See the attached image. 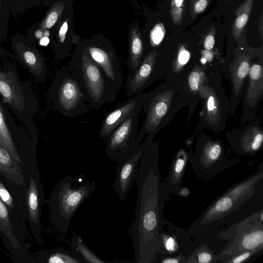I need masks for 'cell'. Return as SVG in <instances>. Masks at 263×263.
Masks as SVG:
<instances>
[{
  "label": "cell",
  "instance_id": "obj_1",
  "mask_svg": "<svg viewBox=\"0 0 263 263\" xmlns=\"http://www.w3.org/2000/svg\"><path fill=\"white\" fill-rule=\"evenodd\" d=\"M136 179L137 198L129 230L135 262L150 263L159 250L162 231L161 187L157 151L152 142H143Z\"/></svg>",
  "mask_w": 263,
  "mask_h": 263
},
{
  "label": "cell",
  "instance_id": "obj_2",
  "mask_svg": "<svg viewBox=\"0 0 263 263\" xmlns=\"http://www.w3.org/2000/svg\"><path fill=\"white\" fill-rule=\"evenodd\" d=\"M67 66L81 85L89 108L98 110L106 102L116 100L115 87L84 48L75 53Z\"/></svg>",
  "mask_w": 263,
  "mask_h": 263
},
{
  "label": "cell",
  "instance_id": "obj_3",
  "mask_svg": "<svg viewBox=\"0 0 263 263\" xmlns=\"http://www.w3.org/2000/svg\"><path fill=\"white\" fill-rule=\"evenodd\" d=\"M96 181H83L73 184L72 175L61 179L53 189L48 201L49 219L61 233L68 229L71 219L82 203L96 187Z\"/></svg>",
  "mask_w": 263,
  "mask_h": 263
},
{
  "label": "cell",
  "instance_id": "obj_4",
  "mask_svg": "<svg viewBox=\"0 0 263 263\" xmlns=\"http://www.w3.org/2000/svg\"><path fill=\"white\" fill-rule=\"evenodd\" d=\"M47 101L51 109L70 118H76L89 110L82 87L68 66L55 72Z\"/></svg>",
  "mask_w": 263,
  "mask_h": 263
},
{
  "label": "cell",
  "instance_id": "obj_5",
  "mask_svg": "<svg viewBox=\"0 0 263 263\" xmlns=\"http://www.w3.org/2000/svg\"><path fill=\"white\" fill-rule=\"evenodd\" d=\"M20 164L26 189V220L36 242L43 243L42 206L44 202L43 183L34 154L21 155Z\"/></svg>",
  "mask_w": 263,
  "mask_h": 263
},
{
  "label": "cell",
  "instance_id": "obj_6",
  "mask_svg": "<svg viewBox=\"0 0 263 263\" xmlns=\"http://www.w3.org/2000/svg\"><path fill=\"white\" fill-rule=\"evenodd\" d=\"M29 234L26 222L13 214L0 199V246L11 254L17 263H35L28 251Z\"/></svg>",
  "mask_w": 263,
  "mask_h": 263
},
{
  "label": "cell",
  "instance_id": "obj_7",
  "mask_svg": "<svg viewBox=\"0 0 263 263\" xmlns=\"http://www.w3.org/2000/svg\"><path fill=\"white\" fill-rule=\"evenodd\" d=\"M142 109L140 108L133 112L103 140L106 144L105 152L112 160L120 163L140 149L137 130L139 116Z\"/></svg>",
  "mask_w": 263,
  "mask_h": 263
},
{
  "label": "cell",
  "instance_id": "obj_8",
  "mask_svg": "<svg viewBox=\"0 0 263 263\" xmlns=\"http://www.w3.org/2000/svg\"><path fill=\"white\" fill-rule=\"evenodd\" d=\"M172 90L154 91L143 94L142 109L146 113L142 127L137 135L139 143L145 136V141H152L172 102Z\"/></svg>",
  "mask_w": 263,
  "mask_h": 263
},
{
  "label": "cell",
  "instance_id": "obj_9",
  "mask_svg": "<svg viewBox=\"0 0 263 263\" xmlns=\"http://www.w3.org/2000/svg\"><path fill=\"white\" fill-rule=\"evenodd\" d=\"M84 49L91 59L98 64L118 91L123 85L122 67L116 53L111 48L90 45Z\"/></svg>",
  "mask_w": 263,
  "mask_h": 263
},
{
  "label": "cell",
  "instance_id": "obj_10",
  "mask_svg": "<svg viewBox=\"0 0 263 263\" xmlns=\"http://www.w3.org/2000/svg\"><path fill=\"white\" fill-rule=\"evenodd\" d=\"M157 55L156 50L150 51L135 70L128 72L125 90L128 98L140 94L149 85L157 65Z\"/></svg>",
  "mask_w": 263,
  "mask_h": 263
},
{
  "label": "cell",
  "instance_id": "obj_11",
  "mask_svg": "<svg viewBox=\"0 0 263 263\" xmlns=\"http://www.w3.org/2000/svg\"><path fill=\"white\" fill-rule=\"evenodd\" d=\"M143 94L130 97L108 112L104 117L99 132L100 139L104 140L133 112L142 108Z\"/></svg>",
  "mask_w": 263,
  "mask_h": 263
},
{
  "label": "cell",
  "instance_id": "obj_12",
  "mask_svg": "<svg viewBox=\"0 0 263 263\" xmlns=\"http://www.w3.org/2000/svg\"><path fill=\"white\" fill-rule=\"evenodd\" d=\"M143 152V147L140 145L138 151L119 163L116 168V178L112 187L119 198L123 201L134 182L136 181L138 175V165Z\"/></svg>",
  "mask_w": 263,
  "mask_h": 263
},
{
  "label": "cell",
  "instance_id": "obj_13",
  "mask_svg": "<svg viewBox=\"0 0 263 263\" xmlns=\"http://www.w3.org/2000/svg\"><path fill=\"white\" fill-rule=\"evenodd\" d=\"M249 82L243 97V114L241 123L252 119L263 94L262 66L254 64L250 66L248 73Z\"/></svg>",
  "mask_w": 263,
  "mask_h": 263
},
{
  "label": "cell",
  "instance_id": "obj_14",
  "mask_svg": "<svg viewBox=\"0 0 263 263\" xmlns=\"http://www.w3.org/2000/svg\"><path fill=\"white\" fill-rule=\"evenodd\" d=\"M0 199L13 214L26 222L25 185L13 183L0 174Z\"/></svg>",
  "mask_w": 263,
  "mask_h": 263
},
{
  "label": "cell",
  "instance_id": "obj_15",
  "mask_svg": "<svg viewBox=\"0 0 263 263\" xmlns=\"http://www.w3.org/2000/svg\"><path fill=\"white\" fill-rule=\"evenodd\" d=\"M12 72H6L0 68V93L4 101L18 115L25 109V95Z\"/></svg>",
  "mask_w": 263,
  "mask_h": 263
},
{
  "label": "cell",
  "instance_id": "obj_16",
  "mask_svg": "<svg viewBox=\"0 0 263 263\" xmlns=\"http://www.w3.org/2000/svg\"><path fill=\"white\" fill-rule=\"evenodd\" d=\"M250 67V59L247 55H237L230 66L231 79V110L234 113L241 95L242 87Z\"/></svg>",
  "mask_w": 263,
  "mask_h": 263
},
{
  "label": "cell",
  "instance_id": "obj_17",
  "mask_svg": "<svg viewBox=\"0 0 263 263\" xmlns=\"http://www.w3.org/2000/svg\"><path fill=\"white\" fill-rule=\"evenodd\" d=\"M198 92L204 99L203 116L211 126H217L221 121V106L215 89L210 86L202 85Z\"/></svg>",
  "mask_w": 263,
  "mask_h": 263
},
{
  "label": "cell",
  "instance_id": "obj_18",
  "mask_svg": "<svg viewBox=\"0 0 263 263\" xmlns=\"http://www.w3.org/2000/svg\"><path fill=\"white\" fill-rule=\"evenodd\" d=\"M18 55L22 63L28 69L35 80L44 82L47 76V68L43 55L30 49L19 51Z\"/></svg>",
  "mask_w": 263,
  "mask_h": 263
},
{
  "label": "cell",
  "instance_id": "obj_19",
  "mask_svg": "<svg viewBox=\"0 0 263 263\" xmlns=\"http://www.w3.org/2000/svg\"><path fill=\"white\" fill-rule=\"evenodd\" d=\"M36 262L42 263H85L82 257L73 251L61 248L34 252L32 255Z\"/></svg>",
  "mask_w": 263,
  "mask_h": 263
},
{
  "label": "cell",
  "instance_id": "obj_20",
  "mask_svg": "<svg viewBox=\"0 0 263 263\" xmlns=\"http://www.w3.org/2000/svg\"><path fill=\"white\" fill-rule=\"evenodd\" d=\"M0 174L13 183L25 185L22 171L20 164L1 145H0Z\"/></svg>",
  "mask_w": 263,
  "mask_h": 263
},
{
  "label": "cell",
  "instance_id": "obj_21",
  "mask_svg": "<svg viewBox=\"0 0 263 263\" xmlns=\"http://www.w3.org/2000/svg\"><path fill=\"white\" fill-rule=\"evenodd\" d=\"M144 47L137 26L133 24L129 36L128 57L126 62L128 72L135 70L143 59Z\"/></svg>",
  "mask_w": 263,
  "mask_h": 263
},
{
  "label": "cell",
  "instance_id": "obj_22",
  "mask_svg": "<svg viewBox=\"0 0 263 263\" xmlns=\"http://www.w3.org/2000/svg\"><path fill=\"white\" fill-rule=\"evenodd\" d=\"M254 0H246L234 11L235 18L232 24L231 31L237 40L241 34L251 14Z\"/></svg>",
  "mask_w": 263,
  "mask_h": 263
},
{
  "label": "cell",
  "instance_id": "obj_23",
  "mask_svg": "<svg viewBox=\"0 0 263 263\" xmlns=\"http://www.w3.org/2000/svg\"><path fill=\"white\" fill-rule=\"evenodd\" d=\"M263 141L262 130L257 126L246 128L240 140L241 149L246 152H254L260 147Z\"/></svg>",
  "mask_w": 263,
  "mask_h": 263
},
{
  "label": "cell",
  "instance_id": "obj_24",
  "mask_svg": "<svg viewBox=\"0 0 263 263\" xmlns=\"http://www.w3.org/2000/svg\"><path fill=\"white\" fill-rule=\"evenodd\" d=\"M0 145L3 146L12 157L20 165L23 161L6 123L4 115L0 104Z\"/></svg>",
  "mask_w": 263,
  "mask_h": 263
},
{
  "label": "cell",
  "instance_id": "obj_25",
  "mask_svg": "<svg viewBox=\"0 0 263 263\" xmlns=\"http://www.w3.org/2000/svg\"><path fill=\"white\" fill-rule=\"evenodd\" d=\"M72 251L79 254L85 263H103L107 261L99 258L86 245L79 235H73L71 238Z\"/></svg>",
  "mask_w": 263,
  "mask_h": 263
},
{
  "label": "cell",
  "instance_id": "obj_26",
  "mask_svg": "<svg viewBox=\"0 0 263 263\" xmlns=\"http://www.w3.org/2000/svg\"><path fill=\"white\" fill-rule=\"evenodd\" d=\"M262 231L257 230L248 233L241 241V247L243 251L253 250L262 243Z\"/></svg>",
  "mask_w": 263,
  "mask_h": 263
},
{
  "label": "cell",
  "instance_id": "obj_27",
  "mask_svg": "<svg viewBox=\"0 0 263 263\" xmlns=\"http://www.w3.org/2000/svg\"><path fill=\"white\" fill-rule=\"evenodd\" d=\"M204 74L201 68L199 66L195 67L190 72L187 77V84L191 91L198 92L201 87L204 84Z\"/></svg>",
  "mask_w": 263,
  "mask_h": 263
},
{
  "label": "cell",
  "instance_id": "obj_28",
  "mask_svg": "<svg viewBox=\"0 0 263 263\" xmlns=\"http://www.w3.org/2000/svg\"><path fill=\"white\" fill-rule=\"evenodd\" d=\"M65 9L62 2H58L52 6L43 23L44 29H50L56 23Z\"/></svg>",
  "mask_w": 263,
  "mask_h": 263
},
{
  "label": "cell",
  "instance_id": "obj_29",
  "mask_svg": "<svg viewBox=\"0 0 263 263\" xmlns=\"http://www.w3.org/2000/svg\"><path fill=\"white\" fill-rule=\"evenodd\" d=\"M232 206V198L229 196H223L218 199L214 206L207 212V217H211L213 215L223 214L230 210Z\"/></svg>",
  "mask_w": 263,
  "mask_h": 263
},
{
  "label": "cell",
  "instance_id": "obj_30",
  "mask_svg": "<svg viewBox=\"0 0 263 263\" xmlns=\"http://www.w3.org/2000/svg\"><path fill=\"white\" fill-rule=\"evenodd\" d=\"M185 0H171V16L176 25H181L183 21L185 9Z\"/></svg>",
  "mask_w": 263,
  "mask_h": 263
},
{
  "label": "cell",
  "instance_id": "obj_31",
  "mask_svg": "<svg viewBox=\"0 0 263 263\" xmlns=\"http://www.w3.org/2000/svg\"><path fill=\"white\" fill-rule=\"evenodd\" d=\"M221 146L217 142L208 144L203 151V158L208 162L217 160L221 154Z\"/></svg>",
  "mask_w": 263,
  "mask_h": 263
},
{
  "label": "cell",
  "instance_id": "obj_32",
  "mask_svg": "<svg viewBox=\"0 0 263 263\" xmlns=\"http://www.w3.org/2000/svg\"><path fill=\"white\" fill-rule=\"evenodd\" d=\"M165 34V29L162 23L156 24L149 34V41L152 46H158L163 41Z\"/></svg>",
  "mask_w": 263,
  "mask_h": 263
},
{
  "label": "cell",
  "instance_id": "obj_33",
  "mask_svg": "<svg viewBox=\"0 0 263 263\" xmlns=\"http://www.w3.org/2000/svg\"><path fill=\"white\" fill-rule=\"evenodd\" d=\"M190 53L183 45L180 46L177 54L176 60L174 62V67L176 71H179L189 61Z\"/></svg>",
  "mask_w": 263,
  "mask_h": 263
},
{
  "label": "cell",
  "instance_id": "obj_34",
  "mask_svg": "<svg viewBox=\"0 0 263 263\" xmlns=\"http://www.w3.org/2000/svg\"><path fill=\"white\" fill-rule=\"evenodd\" d=\"M210 0H191L190 14L193 18L202 13L208 6Z\"/></svg>",
  "mask_w": 263,
  "mask_h": 263
},
{
  "label": "cell",
  "instance_id": "obj_35",
  "mask_svg": "<svg viewBox=\"0 0 263 263\" xmlns=\"http://www.w3.org/2000/svg\"><path fill=\"white\" fill-rule=\"evenodd\" d=\"M215 29H212L210 33L205 37L204 41V47L206 50H211L215 44Z\"/></svg>",
  "mask_w": 263,
  "mask_h": 263
},
{
  "label": "cell",
  "instance_id": "obj_36",
  "mask_svg": "<svg viewBox=\"0 0 263 263\" xmlns=\"http://www.w3.org/2000/svg\"><path fill=\"white\" fill-rule=\"evenodd\" d=\"M68 28V24L67 20H66L61 26L59 31V43L61 44H63L65 42L67 31Z\"/></svg>",
  "mask_w": 263,
  "mask_h": 263
},
{
  "label": "cell",
  "instance_id": "obj_37",
  "mask_svg": "<svg viewBox=\"0 0 263 263\" xmlns=\"http://www.w3.org/2000/svg\"><path fill=\"white\" fill-rule=\"evenodd\" d=\"M185 165V160L183 158H179L176 160L174 165V173L176 175H180Z\"/></svg>",
  "mask_w": 263,
  "mask_h": 263
},
{
  "label": "cell",
  "instance_id": "obj_38",
  "mask_svg": "<svg viewBox=\"0 0 263 263\" xmlns=\"http://www.w3.org/2000/svg\"><path fill=\"white\" fill-rule=\"evenodd\" d=\"M212 260V255L207 252H202L198 256V261L201 263L210 262Z\"/></svg>",
  "mask_w": 263,
  "mask_h": 263
},
{
  "label": "cell",
  "instance_id": "obj_39",
  "mask_svg": "<svg viewBox=\"0 0 263 263\" xmlns=\"http://www.w3.org/2000/svg\"><path fill=\"white\" fill-rule=\"evenodd\" d=\"M251 253L250 252H245L243 254L237 256L235 258H234L232 261L233 263H239L247 259L251 255Z\"/></svg>",
  "mask_w": 263,
  "mask_h": 263
},
{
  "label": "cell",
  "instance_id": "obj_40",
  "mask_svg": "<svg viewBox=\"0 0 263 263\" xmlns=\"http://www.w3.org/2000/svg\"><path fill=\"white\" fill-rule=\"evenodd\" d=\"M201 53L203 57V60L211 62L213 58V53L210 50H203L201 51Z\"/></svg>",
  "mask_w": 263,
  "mask_h": 263
},
{
  "label": "cell",
  "instance_id": "obj_41",
  "mask_svg": "<svg viewBox=\"0 0 263 263\" xmlns=\"http://www.w3.org/2000/svg\"><path fill=\"white\" fill-rule=\"evenodd\" d=\"M49 39L48 36H42L40 41V44L42 46H47L49 43Z\"/></svg>",
  "mask_w": 263,
  "mask_h": 263
},
{
  "label": "cell",
  "instance_id": "obj_42",
  "mask_svg": "<svg viewBox=\"0 0 263 263\" xmlns=\"http://www.w3.org/2000/svg\"><path fill=\"white\" fill-rule=\"evenodd\" d=\"M179 262V260H178L177 259L175 258H165L161 261V262L162 263H178Z\"/></svg>",
  "mask_w": 263,
  "mask_h": 263
},
{
  "label": "cell",
  "instance_id": "obj_43",
  "mask_svg": "<svg viewBox=\"0 0 263 263\" xmlns=\"http://www.w3.org/2000/svg\"><path fill=\"white\" fill-rule=\"evenodd\" d=\"M226 1H228V0H226Z\"/></svg>",
  "mask_w": 263,
  "mask_h": 263
}]
</instances>
